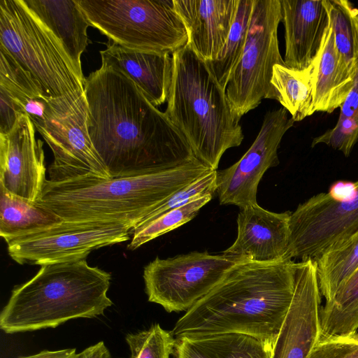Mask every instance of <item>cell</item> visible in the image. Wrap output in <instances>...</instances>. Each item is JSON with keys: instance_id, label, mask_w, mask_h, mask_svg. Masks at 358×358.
Returning a JSON list of instances; mask_svg holds the SVG:
<instances>
[{"instance_id": "obj_1", "label": "cell", "mask_w": 358, "mask_h": 358, "mask_svg": "<svg viewBox=\"0 0 358 358\" xmlns=\"http://www.w3.org/2000/svg\"><path fill=\"white\" fill-rule=\"evenodd\" d=\"M87 130L112 178L179 166L195 157L188 142L121 70L101 64L84 85Z\"/></svg>"}, {"instance_id": "obj_2", "label": "cell", "mask_w": 358, "mask_h": 358, "mask_svg": "<svg viewBox=\"0 0 358 358\" xmlns=\"http://www.w3.org/2000/svg\"><path fill=\"white\" fill-rule=\"evenodd\" d=\"M296 262H239L179 318L173 336L240 333L275 341L294 296Z\"/></svg>"}, {"instance_id": "obj_3", "label": "cell", "mask_w": 358, "mask_h": 358, "mask_svg": "<svg viewBox=\"0 0 358 358\" xmlns=\"http://www.w3.org/2000/svg\"><path fill=\"white\" fill-rule=\"evenodd\" d=\"M213 171L194 157L173 169L138 176L47 179L36 202L64 221L121 223L133 231L159 204Z\"/></svg>"}, {"instance_id": "obj_4", "label": "cell", "mask_w": 358, "mask_h": 358, "mask_svg": "<svg viewBox=\"0 0 358 358\" xmlns=\"http://www.w3.org/2000/svg\"><path fill=\"white\" fill-rule=\"evenodd\" d=\"M172 60L165 113L194 157L217 171L223 154L244 138L240 119L209 64L188 44L172 53Z\"/></svg>"}, {"instance_id": "obj_5", "label": "cell", "mask_w": 358, "mask_h": 358, "mask_svg": "<svg viewBox=\"0 0 358 358\" xmlns=\"http://www.w3.org/2000/svg\"><path fill=\"white\" fill-rule=\"evenodd\" d=\"M111 275L85 259L41 266L15 286L0 314L6 334L55 328L70 320L93 318L113 305L107 296Z\"/></svg>"}, {"instance_id": "obj_6", "label": "cell", "mask_w": 358, "mask_h": 358, "mask_svg": "<svg viewBox=\"0 0 358 358\" xmlns=\"http://www.w3.org/2000/svg\"><path fill=\"white\" fill-rule=\"evenodd\" d=\"M0 45L51 99L84 94L58 40L23 0H0Z\"/></svg>"}, {"instance_id": "obj_7", "label": "cell", "mask_w": 358, "mask_h": 358, "mask_svg": "<svg viewBox=\"0 0 358 358\" xmlns=\"http://www.w3.org/2000/svg\"><path fill=\"white\" fill-rule=\"evenodd\" d=\"M92 27L138 50L173 53L187 43L173 0H78Z\"/></svg>"}, {"instance_id": "obj_8", "label": "cell", "mask_w": 358, "mask_h": 358, "mask_svg": "<svg viewBox=\"0 0 358 358\" xmlns=\"http://www.w3.org/2000/svg\"><path fill=\"white\" fill-rule=\"evenodd\" d=\"M281 20L280 0H255L245 48L226 87L240 120L262 99H277L271 80L274 65H285L278 38Z\"/></svg>"}, {"instance_id": "obj_9", "label": "cell", "mask_w": 358, "mask_h": 358, "mask_svg": "<svg viewBox=\"0 0 358 358\" xmlns=\"http://www.w3.org/2000/svg\"><path fill=\"white\" fill-rule=\"evenodd\" d=\"M287 259L315 260L358 229V180L334 183L299 204L289 219Z\"/></svg>"}, {"instance_id": "obj_10", "label": "cell", "mask_w": 358, "mask_h": 358, "mask_svg": "<svg viewBox=\"0 0 358 358\" xmlns=\"http://www.w3.org/2000/svg\"><path fill=\"white\" fill-rule=\"evenodd\" d=\"M87 115L85 93L59 98L52 115L35 127L54 155L49 180L112 178L90 139Z\"/></svg>"}, {"instance_id": "obj_11", "label": "cell", "mask_w": 358, "mask_h": 358, "mask_svg": "<svg viewBox=\"0 0 358 358\" xmlns=\"http://www.w3.org/2000/svg\"><path fill=\"white\" fill-rule=\"evenodd\" d=\"M239 262L206 251L168 259L156 257L143 271L148 301L161 305L169 313L187 311Z\"/></svg>"}, {"instance_id": "obj_12", "label": "cell", "mask_w": 358, "mask_h": 358, "mask_svg": "<svg viewBox=\"0 0 358 358\" xmlns=\"http://www.w3.org/2000/svg\"><path fill=\"white\" fill-rule=\"evenodd\" d=\"M133 227L105 222L64 221L7 243L9 256L20 264L43 266L85 259L92 251L126 242Z\"/></svg>"}, {"instance_id": "obj_13", "label": "cell", "mask_w": 358, "mask_h": 358, "mask_svg": "<svg viewBox=\"0 0 358 358\" xmlns=\"http://www.w3.org/2000/svg\"><path fill=\"white\" fill-rule=\"evenodd\" d=\"M294 122L283 107L266 113L259 131L248 151L231 166L217 171L216 192L221 204L243 208L257 203L259 182L268 169L278 165L280 142Z\"/></svg>"}, {"instance_id": "obj_14", "label": "cell", "mask_w": 358, "mask_h": 358, "mask_svg": "<svg viewBox=\"0 0 358 358\" xmlns=\"http://www.w3.org/2000/svg\"><path fill=\"white\" fill-rule=\"evenodd\" d=\"M316 264L296 262L294 296L271 358H308L321 338L320 305Z\"/></svg>"}, {"instance_id": "obj_15", "label": "cell", "mask_w": 358, "mask_h": 358, "mask_svg": "<svg viewBox=\"0 0 358 358\" xmlns=\"http://www.w3.org/2000/svg\"><path fill=\"white\" fill-rule=\"evenodd\" d=\"M35 131L22 115L10 132L0 134V189L30 201L40 198L47 180L43 143Z\"/></svg>"}, {"instance_id": "obj_16", "label": "cell", "mask_w": 358, "mask_h": 358, "mask_svg": "<svg viewBox=\"0 0 358 358\" xmlns=\"http://www.w3.org/2000/svg\"><path fill=\"white\" fill-rule=\"evenodd\" d=\"M291 213L268 211L257 203L240 208L236 239L222 255L259 263L287 259Z\"/></svg>"}, {"instance_id": "obj_17", "label": "cell", "mask_w": 358, "mask_h": 358, "mask_svg": "<svg viewBox=\"0 0 358 358\" xmlns=\"http://www.w3.org/2000/svg\"><path fill=\"white\" fill-rule=\"evenodd\" d=\"M286 66L303 70L318 55L329 25L326 0H280Z\"/></svg>"}, {"instance_id": "obj_18", "label": "cell", "mask_w": 358, "mask_h": 358, "mask_svg": "<svg viewBox=\"0 0 358 358\" xmlns=\"http://www.w3.org/2000/svg\"><path fill=\"white\" fill-rule=\"evenodd\" d=\"M187 43L204 61L217 59L236 17L238 0H173Z\"/></svg>"}, {"instance_id": "obj_19", "label": "cell", "mask_w": 358, "mask_h": 358, "mask_svg": "<svg viewBox=\"0 0 358 358\" xmlns=\"http://www.w3.org/2000/svg\"><path fill=\"white\" fill-rule=\"evenodd\" d=\"M100 55L102 64L124 72L152 105L157 107L167 101L173 68L170 53L133 50L108 42Z\"/></svg>"}, {"instance_id": "obj_20", "label": "cell", "mask_w": 358, "mask_h": 358, "mask_svg": "<svg viewBox=\"0 0 358 358\" xmlns=\"http://www.w3.org/2000/svg\"><path fill=\"white\" fill-rule=\"evenodd\" d=\"M26 6L58 40L75 73L85 85L80 57L87 45L91 26L78 0H23Z\"/></svg>"}, {"instance_id": "obj_21", "label": "cell", "mask_w": 358, "mask_h": 358, "mask_svg": "<svg viewBox=\"0 0 358 358\" xmlns=\"http://www.w3.org/2000/svg\"><path fill=\"white\" fill-rule=\"evenodd\" d=\"M275 341L240 333L175 338L173 358H271Z\"/></svg>"}, {"instance_id": "obj_22", "label": "cell", "mask_w": 358, "mask_h": 358, "mask_svg": "<svg viewBox=\"0 0 358 358\" xmlns=\"http://www.w3.org/2000/svg\"><path fill=\"white\" fill-rule=\"evenodd\" d=\"M312 66L311 113H331L344 102L352 87L353 80L346 78L341 70L330 22L322 48Z\"/></svg>"}, {"instance_id": "obj_23", "label": "cell", "mask_w": 358, "mask_h": 358, "mask_svg": "<svg viewBox=\"0 0 358 358\" xmlns=\"http://www.w3.org/2000/svg\"><path fill=\"white\" fill-rule=\"evenodd\" d=\"M63 222L52 210L0 189V236L7 243Z\"/></svg>"}, {"instance_id": "obj_24", "label": "cell", "mask_w": 358, "mask_h": 358, "mask_svg": "<svg viewBox=\"0 0 358 358\" xmlns=\"http://www.w3.org/2000/svg\"><path fill=\"white\" fill-rule=\"evenodd\" d=\"M343 75L353 80L358 68V8L348 0H326Z\"/></svg>"}, {"instance_id": "obj_25", "label": "cell", "mask_w": 358, "mask_h": 358, "mask_svg": "<svg viewBox=\"0 0 358 358\" xmlns=\"http://www.w3.org/2000/svg\"><path fill=\"white\" fill-rule=\"evenodd\" d=\"M314 261L320 293L329 300L358 268V229Z\"/></svg>"}, {"instance_id": "obj_26", "label": "cell", "mask_w": 358, "mask_h": 358, "mask_svg": "<svg viewBox=\"0 0 358 358\" xmlns=\"http://www.w3.org/2000/svg\"><path fill=\"white\" fill-rule=\"evenodd\" d=\"M312 65L303 70L275 64L271 83L277 101L291 114L294 122L301 121L312 115Z\"/></svg>"}, {"instance_id": "obj_27", "label": "cell", "mask_w": 358, "mask_h": 358, "mask_svg": "<svg viewBox=\"0 0 358 358\" xmlns=\"http://www.w3.org/2000/svg\"><path fill=\"white\" fill-rule=\"evenodd\" d=\"M321 338L347 336L358 329V268L320 310Z\"/></svg>"}, {"instance_id": "obj_28", "label": "cell", "mask_w": 358, "mask_h": 358, "mask_svg": "<svg viewBox=\"0 0 358 358\" xmlns=\"http://www.w3.org/2000/svg\"><path fill=\"white\" fill-rule=\"evenodd\" d=\"M255 2V0H238L237 12L227 43L217 59L208 62L225 90L245 48Z\"/></svg>"}, {"instance_id": "obj_29", "label": "cell", "mask_w": 358, "mask_h": 358, "mask_svg": "<svg viewBox=\"0 0 358 358\" xmlns=\"http://www.w3.org/2000/svg\"><path fill=\"white\" fill-rule=\"evenodd\" d=\"M212 194L200 196L191 202L167 211L145 225L134 229L127 249L134 250L142 245L166 234L193 219L200 209L209 202Z\"/></svg>"}, {"instance_id": "obj_30", "label": "cell", "mask_w": 358, "mask_h": 358, "mask_svg": "<svg viewBox=\"0 0 358 358\" xmlns=\"http://www.w3.org/2000/svg\"><path fill=\"white\" fill-rule=\"evenodd\" d=\"M327 138L336 149L350 153L358 142V68L351 90L340 106L336 125L327 130Z\"/></svg>"}, {"instance_id": "obj_31", "label": "cell", "mask_w": 358, "mask_h": 358, "mask_svg": "<svg viewBox=\"0 0 358 358\" xmlns=\"http://www.w3.org/2000/svg\"><path fill=\"white\" fill-rule=\"evenodd\" d=\"M125 340L131 352L130 358H170L175 338L159 324L135 334H129Z\"/></svg>"}, {"instance_id": "obj_32", "label": "cell", "mask_w": 358, "mask_h": 358, "mask_svg": "<svg viewBox=\"0 0 358 358\" xmlns=\"http://www.w3.org/2000/svg\"><path fill=\"white\" fill-rule=\"evenodd\" d=\"M216 174L217 171H213L170 196L148 215L134 229L145 225L166 212L184 206L200 196L213 195L217 189Z\"/></svg>"}, {"instance_id": "obj_33", "label": "cell", "mask_w": 358, "mask_h": 358, "mask_svg": "<svg viewBox=\"0 0 358 358\" xmlns=\"http://www.w3.org/2000/svg\"><path fill=\"white\" fill-rule=\"evenodd\" d=\"M308 358H358V333L320 338Z\"/></svg>"}, {"instance_id": "obj_34", "label": "cell", "mask_w": 358, "mask_h": 358, "mask_svg": "<svg viewBox=\"0 0 358 358\" xmlns=\"http://www.w3.org/2000/svg\"><path fill=\"white\" fill-rule=\"evenodd\" d=\"M22 115L18 102L6 89L0 87V134L10 132Z\"/></svg>"}, {"instance_id": "obj_35", "label": "cell", "mask_w": 358, "mask_h": 358, "mask_svg": "<svg viewBox=\"0 0 358 358\" xmlns=\"http://www.w3.org/2000/svg\"><path fill=\"white\" fill-rule=\"evenodd\" d=\"M73 358H112L110 352L103 341H99L95 345L90 346L78 354H76Z\"/></svg>"}, {"instance_id": "obj_36", "label": "cell", "mask_w": 358, "mask_h": 358, "mask_svg": "<svg viewBox=\"0 0 358 358\" xmlns=\"http://www.w3.org/2000/svg\"><path fill=\"white\" fill-rule=\"evenodd\" d=\"M76 354V348H69L55 351L43 350L35 355L18 358H73Z\"/></svg>"}]
</instances>
